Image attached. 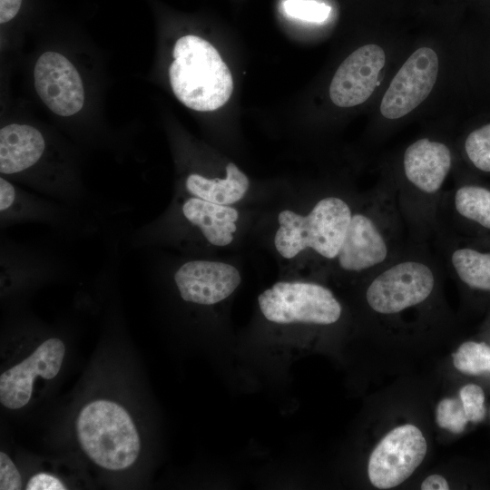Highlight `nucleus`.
I'll list each match as a JSON object with an SVG mask.
<instances>
[{
  "mask_svg": "<svg viewBox=\"0 0 490 490\" xmlns=\"http://www.w3.org/2000/svg\"><path fill=\"white\" fill-rule=\"evenodd\" d=\"M408 241L395 183L385 182L353 211L335 260L342 271L367 277L397 258Z\"/></svg>",
  "mask_w": 490,
  "mask_h": 490,
  "instance_id": "f257e3e1",
  "label": "nucleus"
},
{
  "mask_svg": "<svg viewBox=\"0 0 490 490\" xmlns=\"http://www.w3.org/2000/svg\"><path fill=\"white\" fill-rule=\"evenodd\" d=\"M451 166V152L444 142L421 138L406 149L403 180L394 183L409 240L427 244L435 237Z\"/></svg>",
  "mask_w": 490,
  "mask_h": 490,
  "instance_id": "f03ea898",
  "label": "nucleus"
},
{
  "mask_svg": "<svg viewBox=\"0 0 490 490\" xmlns=\"http://www.w3.org/2000/svg\"><path fill=\"white\" fill-rule=\"evenodd\" d=\"M426 245L409 240L397 258L367 276L365 300L370 310L397 315L434 295L441 266Z\"/></svg>",
  "mask_w": 490,
  "mask_h": 490,
  "instance_id": "7ed1b4c3",
  "label": "nucleus"
},
{
  "mask_svg": "<svg viewBox=\"0 0 490 490\" xmlns=\"http://www.w3.org/2000/svg\"><path fill=\"white\" fill-rule=\"evenodd\" d=\"M172 56L170 83L181 103L195 111L209 112L228 102L233 90L232 76L208 41L184 35L176 41Z\"/></svg>",
  "mask_w": 490,
  "mask_h": 490,
  "instance_id": "20e7f679",
  "label": "nucleus"
},
{
  "mask_svg": "<svg viewBox=\"0 0 490 490\" xmlns=\"http://www.w3.org/2000/svg\"><path fill=\"white\" fill-rule=\"evenodd\" d=\"M75 426L83 451L95 465L119 471L137 460L140 436L129 413L118 403L98 399L86 404Z\"/></svg>",
  "mask_w": 490,
  "mask_h": 490,
  "instance_id": "39448f33",
  "label": "nucleus"
},
{
  "mask_svg": "<svg viewBox=\"0 0 490 490\" xmlns=\"http://www.w3.org/2000/svg\"><path fill=\"white\" fill-rule=\"evenodd\" d=\"M107 215L29 192L0 177V230L22 223L45 225L65 240L91 238L105 230Z\"/></svg>",
  "mask_w": 490,
  "mask_h": 490,
  "instance_id": "423d86ee",
  "label": "nucleus"
},
{
  "mask_svg": "<svg viewBox=\"0 0 490 490\" xmlns=\"http://www.w3.org/2000/svg\"><path fill=\"white\" fill-rule=\"evenodd\" d=\"M353 211L347 200L336 195L318 200L307 215L282 211L278 217L275 247L286 259L311 249L323 259L335 260Z\"/></svg>",
  "mask_w": 490,
  "mask_h": 490,
  "instance_id": "0eeeda50",
  "label": "nucleus"
},
{
  "mask_svg": "<svg viewBox=\"0 0 490 490\" xmlns=\"http://www.w3.org/2000/svg\"><path fill=\"white\" fill-rule=\"evenodd\" d=\"M264 318L277 324L332 325L342 306L327 287L302 281H279L258 296Z\"/></svg>",
  "mask_w": 490,
  "mask_h": 490,
  "instance_id": "6e6552de",
  "label": "nucleus"
},
{
  "mask_svg": "<svg viewBox=\"0 0 490 490\" xmlns=\"http://www.w3.org/2000/svg\"><path fill=\"white\" fill-rule=\"evenodd\" d=\"M427 451L426 438L418 427L406 424L388 432L372 451L368 475L373 486L389 489L411 476Z\"/></svg>",
  "mask_w": 490,
  "mask_h": 490,
  "instance_id": "1a4fd4ad",
  "label": "nucleus"
},
{
  "mask_svg": "<svg viewBox=\"0 0 490 490\" xmlns=\"http://www.w3.org/2000/svg\"><path fill=\"white\" fill-rule=\"evenodd\" d=\"M74 269L60 253L48 248L16 242L1 230L0 277L3 289L64 277Z\"/></svg>",
  "mask_w": 490,
  "mask_h": 490,
  "instance_id": "9d476101",
  "label": "nucleus"
},
{
  "mask_svg": "<svg viewBox=\"0 0 490 490\" xmlns=\"http://www.w3.org/2000/svg\"><path fill=\"white\" fill-rule=\"evenodd\" d=\"M438 58L434 50L421 47L398 70L385 93L380 112L387 119H398L419 105L436 81Z\"/></svg>",
  "mask_w": 490,
  "mask_h": 490,
  "instance_id": "9b49d317",
  "label": "nucleus"
},
{
  "mask_svg": "<svg viewBox=\"0 0 490 490\" xmlns=\"http://www.w3.org/2000/svg\"><path fill=\"white\" fill-rule=\"evenodd\" d=\"M34 80L37 94L53 113L68 117L82 109L84 102L82 79L63 54L44 53L34 65Z\"/></svg>",
  "mask_w": 490,
  "mask_h": 490,
  "instance_id": "f8f14e48",
  "label": "nucleus"
},
{
  "mask_svg": "<svg viewBox=\"0 0 490 490\" xmlns=\"http://www.w3.org/2000/svg\"><path fill=\"white\" fill-rule=\"evenodd\" d=\"M172 279L183 301L210 306L230 296L240 284L241 277L232 265L191 260L176 269Z\"/></svg>",
  "mask_w": 490,
  "mask_h": 490,
  "instance_id": "ddd939ff",
  "label": "nucleus"
},
{
  "mask_svg": "<svg viewBox=\"0 0 490 490\" xmlns=\"http://www.w3.org/2000/svg\"><path fill=\"white\" fill-rule=\"evenodd\" d=\"M65 354L64 342L57 338L44 340L25 359L0 376V402L9 409H18L30 401L37 376L52 379L59 373Z\"/></svg>",
  "mask_w": 490,
  "mask_h": 490,
  "instance_id": "4468645a",
  "label": "nucleus"
},
{
  "mask_svg": "<svg viewBox=\"0 0 490 490\" xmlns=\"http://www.w3.org/2000/svg\"><path fill=\"white\" fill-rule=\"evenodd\" d=\"M385 64V53L377 44H367L349 54L335 73L329 87L331 101L339 107H352L367 101L374 92Z\"/></svg>",
  "mask_w": 490,
  "mask_h": 490,
  "instance_id": "2eb2a0df",
  "label": "nucleus"
},
{
  "mask_svg": "<svg viewBox=\"0 0 490 490\" xmlns=\"http://www.w3.org/2000/svg\"><path fill=\"white\" fill-rule=\"evenodd\" d=\"M180 211L185 222L198 229L209 243L221 247L233 240L239 219L234 208L190 195L181 202Z\"/></svg>",
  "mask_w": 490,
  "mask_h": 490,
  "instance_id": "dca6fc26",
  "label": "nucleus"
},
{
  "mask_svg": "<svg viewBox=\"0 0 490 490\" xmlns=\"http://www.w3.org/2000/svg\"><path fill=\"white\" fill-rule=\"evenodd\" d=\"M435 238L446 269L451 270L468 288L490 291V252H483L467 246L453 245L440 236Z\"/></svg>",
  "mask_w": 490,
  "mask_h": 490,
  "instance_id": "f3484780",
  "label": "nucleus"
},
{
  "mask_svg": "<svg viewBox=\"0 0 490 490\" xmlns=\"http://www.w3.org/2000/svg\"><path fill=\"white\" fill-rule=\"evenodd\" d=\"M463 220L490 230V190L482 186L465 184L453 192H445L438 222L446 219Z\"/></svg>",
  "mask_w": 490,
  "mask_h": 490,
  "instance_id": "a211bd4d",
  "label": "nucleus"
},
{
  "mask_svg": "<svg viewBox=\"0 0 490 490\" xmlns=\"http://www.w3.org/2000/svg\"><path fill=\"white\" fill-rule=\"evenodd\" d=\"M249 186L246 174L232 162L226 166L224 179H210L192 172L184 180V189L188 194L220 205H230L240 201Z\"/></svg>",
  "mask_w": 490,
  "mask_h": 490,
  "instance_id": "6ab92c4d",
  "label": "nucleus"
},
{
  "mask_svg": "<svg viewBox=\"0 0 490 490\" xmlns=\"http://www.w3.org/2000/svg\"><path fill=\"white\" fill-rule=\"evenodd\" d=\"M453 363L463 373H490V347L485 342H464L453 354Z\"/></svg>",
  "mask_w": 490,
  "mask_h": 490,
  "instance_id": "aec40b11",
  "label": "nucleus"
},
{
  "mask_svg": "<svg viewBox=\"0 0 490 490\" xmlns=\"http://www.w3.org/2000/svg\"><path fill=\"white\" fill-rule=\"evenodd\" d=\"M465 151L475 167L490 172V124L470 132L465 142Z\"/></svg>",
  "mask_w": 490,
  "mask_h": 490,
  "instance_id": "412c9836",
  "label": "nucleus"
},
{
  "mask_svg": "<svg viewBox=\"0 0 490 490\" xmlns=\"http://www.w3.org/2000/svg\"><path fill=\"white\" fill-rule=\"evenodd\" d=\"M436 418L440 427L455 434L463 432L469 422L461 400L456 398L442 399L436 407Z\"/></svg>",
  "mask_w": 490,
  "mask_h": 490,
  "instance_id": "4be33fe9",
  "label": "nucleus"
},
{
  "mask_svg": "<svg viewBox=\"0 0 490 490\" xmlns=\"http://www.w3.org/2000/svg\"><path fill=\"white\" fill-rule=\"evenodd\" d=\"M283 8L291 17L315 23L327 20L331 11L330 6L314 0H286Z\"/></svg>",
  "mask_w": 490,
  "mask_h": 490,
  "instance_id": "5701e85b",
  "label": "nucleus"
},
{
  "mask_svg": "<svg viewBox=\"0 0 490 490\" xmlns=\"http://www.w3.org/2000/svg\"><path fill=\"white\" fill-rule=\"evenodd\" d=\"M465 413L469 421L476 423L485 417V393L483 389L475 384H467L459 391Z\"/></svg>",
  "mask_w": 490,
  "mask_h": 490,
  "instance_id": "b1692460",
  "label": "nucleus"
},
{
  "mask_svg": "<svg viewBox=\"0 0 490 490\" xmlns=\"http://www.w3.org/2000/svg\"><path fill=\"white\" fill-rule=\"evenodd\" d=\"M23 482L20 473L11 458L3 451L0 452V489L19 490Z\"/></svg>",
  "mask_w": 490,
  "mask_h": 490,
  "instance_id": "393cba45",
  "label": "nucleus"
},
{
  "mask_svg": "<svg viewBox=\"0 0 490 490\" xmlns=\"http://www.w3.org/2000/svg\"><path fill=\"white\" fill-rule=\"evenodd\" d=\"M26 490H65V485L56 476L47 473H38L27 482Z\"/></svg>",
  "mask_w": 490,
  "mask_h": 490,
  "instance_id": "a878e982",
  "label": "nucleus"
},
{
  "mask_svg": "<svg viewBox=\"0 0 490 490\" xmlns=\"http://www.w3.org/2000/svg\"><path fill=\"white\" fill-rule=\"evenodd\" d=\"M23 0H0V24L13 20L20 12Z\"/></svg>",
  "mask_w": 490,
  "mask_h": 490,
  "instance_id": "bb28decb",
  "label": "nucleus"
},
{
  "mask_svg": "<svg viewBox=\"0 0 490 490\" xmlns=\"http://www.w3.org/2000/svg\"><path fill=\"white\" fill-rule=\"evenodd\" d=\"M420 488L422 490H448L449 485L442 475H431L422 482Z\"/></svg>",
  "mask_w": 490,
  "mask_h": 490,
  "instance_id": "cd10ccee",
  "label": "nucleus"
}]
</instances>
